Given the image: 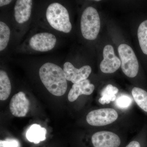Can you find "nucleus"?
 <instances>
[{"label": "nucleus", "instance_id": "4be33fe9", "mask_svg": "<svg viewBox=\"0 0 147 147\" xmlns=\"http://www.w3.org/2000/svg\"><path fill=\"white\" fill-rule=\"evenodd\" d=\"M12 1L11 0H1L0 1V6L1 7L6 5H8L11 3Z\"/></svg>", "mask_w": 147, "mask_h": 147}, {"label": "nucleus", "instance_id": "dca6fc26", "mask_svg": "<svg viewBox=\"0 0 147 147\" xmlns=\"http://www.w3.org/2000/svg\"><path fill=\"white\" fill-rule=\"evenodd\" d=\"M133 97L137 105L147 113V92L138 87H134L131 90Z\"/></svg>", "mask_w": 147, "mask_h": 147}, {"label": "nucleus", "instance_id": "9d476101", "mask_svg": "<svg viewBox=\"0 0 147 147\" xmlns=\"http://www.w3.org/2000/svg\"><path fill=\"white\" fill-rule=\"evenodd\" d=\"M30 102L25 93L19 92L14 95L9 103V109L11 114L17 117L26 116L28 112Z\"/></svg>", "mask_w": 147, "mask_h": 147}, {"label": "nucleus", "instance_id": "a211bd4d", "mask_svg": "<svg viewBox=\"0 0 147 147\" xmlns=\"http://www.w3.org/2000/svg\"><path fill=\"white\" fill-rule=\"evenodd\" d=\"M137 35L142 52L147 55V20L143 21L139 25Z\"/></svg>", "mask_w": 147, "mask_h": 147}, {"label": "nucleus", "instance_id": "20e7f679", "mask_svg": "<svg viewBox=\"0 0 147 147\" xmlns=\"http://www.w3.org/2000/svg\"><path fill=\"white\" fill-rule=\"evenodd\" d=\"M118 51L123 72L129 78L135 77L139 71V65L132 48L127 44H121L119 45Z\"/></svg>", "mask_w": 147, "mask_h": 147}, {"label": "nucleus", "instance_id": "39448f33", "mask_svg": "<svg viewBox=\"0 0 147 147\" xmlns=\"http://www.w3.org/2000/svg\"><path fill=\"white\" fill-rule=\"evenodd\" d=\"M118 114L115 109L104 108L92 110L86 117L87 123L94 126H103L115 121Z\"/></svg>", "mask_w": 147, "mask_h": 147}, {"label": "nucleus", "instance_id": "2eb2a0df", "mask_svg": "<svg viewBox=\"0 0 147 147\" xmlns=\"http://www.w3.org/2000/svg\"><path fill=\"white\" fill-rule=\"evenodd\" d=\"M119 90L117 87L111 84H108L105 86L100 93L101 97L99 99L100 104L104 105L109 104L116 99V94L118 92Z\"/></svg>", "mask_w": 147, "mask_h": 147}, {"label": "nucleus", "instance_id": "412c9836", "mask_svg": "<svg viewBox=\"0 0 147 147\" xmlns=\"http://www.w3.org/2000/svg\"><path fill=\"white\" fill-rule=\"evenodd\" d=\"M125 147H146V145L144 144V142L135 140L129 142Z\"/></svg>", "mask_w": 147, "mask_h": 147}, {"label": "nucleus", "instance_id": "4468645a", "mask_svg": "<svg viewBox=\"0 0 147 147\" xmlns=\"http://www.w3.org/2000/svg\"><path fill=\"white\" fill-rule=\"evenodd\" d=\"M11 86L7 73L4 70H0V100L7 99L11 92Z\"/></svg>", "mask_w": 147, "mask_h": 147}, {"label": "nucleus", "instance_id": "7ed1b4c3", "mask_svg": "<svg viewBox=\"0 0 147 147\" xmlns=\"http://www.w3.org/2000/svg\"><path fill=\"white\" fill-rule=\"evenodd\" d=\"M81 32L85 39L94 40L97 38L100 27V17L96 9L92 7L83 11L80 22Z\"/></svg>", "mask_w": 147, "mask_h": 147}, {"label": "nucleus", "instance_id": "ddd939ff", "mask_svg": "<svg viewBox=\"0 0 147 147\" xmlns=\"http://www.w3.org/2000/svg\"><path fill=\"white\" fill-rule=\"evenodd\" d=\"M46 133L47 131L45 128L41 127L37 124H34L29 127L26 136L29 142L38 144L45 140Z\"/></svg>", "mask_w": 147, "mask_h": 147}, {"label": "nucleus", "instance_id": "6ab92c4d", "mask_svg": "<svg viewBox=\"0 0 147 147\" xmlns=\"http://www.w3.org/2000/svg\"><path fill=\"white\" fill-rule=\"evenodd\" d=\"M132 100L130 97L127 96H121L117 99V106L122 109H126L131 105Z\"/></svg>", "mask_w": 147, "mask_h": 147}, {"label": "nucleus", "instance_id": "f3484780", "mask_svg": "<svg viewBox=\"0 0 147 147\" xmlns=\"http://www.w3.org/2000/svg\"><path fill=\"white\" fill-rule=\"evenodd\" d=\"M11 35L10 28L3 21H0V51L4 50L8 45Z\"/></svg>", "mask_w": 147, "mask_h": 147}, {"label": "nucleus", "instance_id": "aec40b11", "mask_svg": "<svg viewBox=\"0 0 147 147\" xmlns=\"http://www.w3.org/2000/svg\"><path fill=\"white\" fill-rule=\"evenodd\" d=\"M19 143L16 139H6L0 141V147H18Z\"/></svg>", "mask_w": 147, "mask_h": 147}, {"label": "nucleus", "instance_id": "9b49d317", "mask_svg": "<svg viewBox=\"0 0 147 147\" xmlns=\"http://www.w3.org/2000/svg\"><path fill=\"white\" fill-rule=\"evenodd\" d=\"M33 2L31 0L16 1L14 7V17L18 24H24L31 16Z\"/></svg>", "mask_w": 147, "mask_h": 147}, {"label": "nucleus", "instance_id": "0eeeda50", "mask_svg": "<svg viewBox=\"0 0 147 147\" xmlns=\"http://www.w3.org/2000/svg\"><path fill=\"white\" fill-rule=\"evenodd\" d=\"M93 147H121L122 142L117 134L108 131L96 132L92 136Z\"/></svg>", "mask_w": 147, "mask_h": 147}, {"label": "nucleus", "instance_id": "1a4fd4ad", "mask_svg": "<svg viewBox=\"0 0 147 147\" xmlns=\"http://www.w3.org/2000/svg\"><path fill=\"white\" fill-rule=\"evenodd\" d=\"M103 59L100 65V70L106 74L115 72L121 65V61L116 56L112 45H106L103 50Z\"/></svg>", "mask_w": 147, "mask_h": 147}, {"label": "nucleus", "instance_id": "f03ea898", "mask_svg": "<svg viewBox=\"0 0 147 147\" xmlns=\"http://www.w3.org/2000/svg\"><path fill=\"white\" fill-rule=\"evenodd\" d=\"M45 17L48 24L55 30L65 34L71 31L72 25L68 10L60 3L54 2L49 5Z\"/></svg>", "mask_w": 147, "mask_h": 147}, {"label": "nucleus", "instance_id": "6e6552de", "mask_svg": "<svg viewBox=\"0 0 147 147\" xmlns=\"http://www.w3.org/2000/svg\"><path fill=\"white\" fill-rule=\"evenodd\" d=\"M63 69L66 79L73 84H76L86 80L92 72V68L89 65L83 66L79 69L76 68L69 62L64 64Z\"/></svg>", "mask_w": 147, "mask_h": 147}, {"label": "nucleus", "instance_id": "f257e3e1", "mask_svg": "<svg viewBox=\"0 0 147 147\" xmlns=\"http://www.w3.org/2000/svg\"><path fill=\"white\" fill-rule=\"evenodd\" d=\"M39 75L41 82L50 93L55 96L64 94L67 88L63 69L55 63H45L40 67Z\"/></svg>", "mask_w": 147, "mask_h": 147}, {"label": "nucleus", "instance_id": "f8f14e48", "mask_svg": "<svg viewBox=\"0 0 147 147\" xmlns=\"http://www.w3.org/2000/svg\"><path fill=\"white\" fill-rule=\"evenodd\" d=\"M94 86L90 83L88 79L73 84L68 95V99L70 102H74L82 95L91 94L94 90Z\"/></svg>", "mask_w": 147, "mask_h": 147}, {"label": "nucleus", "instance_id": "423d86ee", "mask_svg": "<svg viewBox=\"0 0 147 147\" xmlns=\"http://www.w3.org/2000/svg\"><path fill=\"white\" fill-rule=\"evenodd\" d=\"M57 42L55 35L47 32H42L36 34L30 38L29 45L34 51L47 52L53 50Z\"/></svg>", "mask_w": 147, "mask_h": 147}]
</instances>
